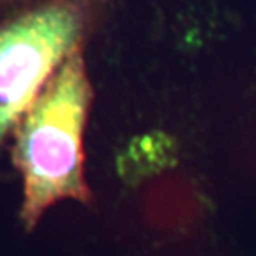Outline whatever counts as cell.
I'll use <instances>...</instances> for the list:
<instances>
[{
    "label": "cell",
    "instance_id": "cell-1",
    "mask_svg": "<svg viewBox=\"0 0 256 256\" xmlns=\"http://www.w3.org/2000/svg\"><path fill=\"white\" fill-rule=\"evenodd\" d=\"M92 85L80 50L52 75L15 125L14 165L24 178L22 220L35 228L45 210L60 200L88 203L84 170V132Z\"/></svg>",
    "mask_w": 256,
    "mask_h": 256
},
{
    "label": "cell",
    "instance_id": "cell-2",
    "mask_svg": "<svg viewBox=\"0 0 256 256\" xmlns=\"http://www.w3.org/2000/svg\"><path fill=\"white\" fill-rule=\"evenodd\" d=\"M92 0H40L0 24V145L45 84L80 50Z\"/></svg>",
    "mask_w": 256,
    "mask_h": 256
}]
</instances>
